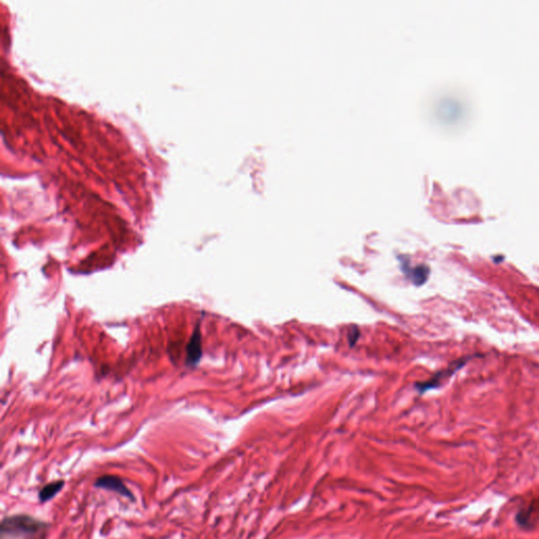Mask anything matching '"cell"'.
Returning <instances> with one entry per match:
<instances>
[{
    "label": "cell",
    "instance_id": "cell-6",
    "mask_svg": "<svg viewBox=\"0 0 539 539\" xmlns=\"http://www.w3.org/2000/svg\"><path fill=\"white\" fill-rule=\"evenodd\" d=\"M358 337H359V331H358L357 328L355 329V332H352V331L350 332L349 341H350V343H351L352 346L356 343V341H357V338H358Z\"/></svg>",
    "mask_w": 539,
    "mask_h": 539
},
{
    "label": "cell",
    "instance_id": "cell-1",
    "mask_svg": "<svg viewBox=\"0 0 539 539\" xmlns=\"http://www.w3.org/2000/svg\"><path fill=\"white\" fill-rule=\"evenodd\" d=\"M50 523L27 514L6 516L0 527V539H45Z\"/></svg>",
    "mask_w": 539,
    "mask_h": 539
},
{
    "label": "cell",
    "instance_id": "cell-2",
    "mask_svg": "<svg viewBox=\"0 0 539 539\" xmlns=\"http://www.w3.org/2000/svg\"><path fill=\"white\" fill-rule=\"evenodd\" d=\"M94 487L101 489V490L114 492L116 493V494L122 497H126L133 502L135 501L133 492L127 487V485L125 484V481H123L121 477L117 475L105 474V475L98 477L96 481L94 483Z\"/></svg>",
    "mask_w": 539,
    "mask_h": 539
},
{
    "label": "cell",
    "instance_id": "cell-5",
    "mask_svg": "<svg viewBox=\"0 0 539 539\" xmlns=\"http://www.w3.org/2000/svg\"><path fill=\"white\" fill-rule=\"evenodd\" d=\"M66 485V481L63 479L52 481L48 485L42 487L38 493V499L41 503L48 502L49 500L53 499L59 492L63 491L64 487Z\"/></svg>",
    "mask_w": 539,
    "mask_h": 539
},
{
    "label": "cell",
    "instance_id": "cell-3",
    "mask_svg": "<svg viewBox=\"0 0 539 539\" xmlns=\"http://www.w3.org/2000/svg\"><path fill=\"white\" fill-rule=\"evenodd\" d=\"M402 269L405 275L415 285V286H421L423 285L430 275V269L429 267L424 265H420L417 267L411 268L409 265V261H404L402 259Z\"/></svg>",
    "mask_w": 539,
    "mask_h": 539
},
{
    "label": "cell",
    "instance_id": "cell-4",
    "mask_svg": "<svg viewBox=\"0 0 539 539\" xmlns=\"http://www.w3.org/2000/svg\"><path fill=\"white\" fill-rule=\"evenodd\" d=\"M467 359H461L459 361H456L454 363V365H451L449 366L446 370H444V371H441L439 373H437L432 379L427 381V382H422V383H418L417 384V388L419 389L420 392H424L425 390H429V389H433V388H436L438 386V383L440 382V380L446 378L448 376L452 375L454 372H456L458 368H460L461 366H463L465 363H466Z\"/></svg>",
    "mask_w": 539,
    "mask_h": 539
}]
</instances>
